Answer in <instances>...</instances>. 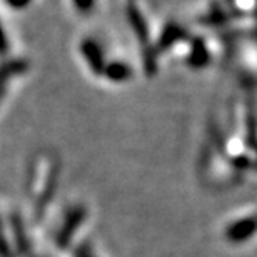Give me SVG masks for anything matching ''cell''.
Masks as SVG:
<instances>
[{"label":"cell","instance_id":"obj_1","mask_svg":"<svg viewBox=\"0 0 257 257\" xmlns=\"http://www.w3.org/2000/svg\"><path fill=\"white\" fill-rule=\"evenodd\" d=\"M81 51L84 54L85 61L88 62L91 71L96 73V75H102L105 64H104L102 53H101V48L98 47V44H95L93 41H90V39H85L81 44Z\"/></svg>","mask_w":257,"mask_h":257},{"label":"cell","instance_id":"obj_2","mask_svg":"<svg viewBox=\"0 0 257 257\" xmlns=\"http://www.w3.org/2000/svg\"><path fill=\"white\" fill-rule=\"evenodd\" d=\"M186 38H188L186 31L183 30L180 25H177V24H169L166 28H164V31H163V34H161V38H160L158 50H160V51H164V50H168L169 47H172L175 42L183 41V39H186Z\"/></svg>","mask_w":257,"mask_h":257},{"label":"cell","instance_id":"obj_3","mask_svg":"<svg viewBox=\"0 0 257 257\" xmlns=\"http://www.w3.org/2000/svg\"><path fill=\"white\" fill-rule=\"evenodd\" d=\"M209 61V51H208V47L206 44L203 42V39H195L192 42V50H191V54H189V64L195 68H200L206 65Z\"/></svg>","mask_w":257,"mask_h":257},{"label":"cell","instance_id":"obj_4","mask_svg":"<svg viewBox=\"0 0 257 257\" xmlns=\"http://www.w3.org/2000/svg\"><path fill=\"white\" fill-rule=\"evenodd\" d=\"M105 76L113 82H122L132 76V70L124 62H112L104 67Z\"/></svg>","mask_w":257,"mask_h":257},{"label":"cell","instance_id":"obj_5","mask_svg":"<svg viewBox=\"0 0 257 257\" xmlns=\"http://www.w3.org/2000/svg\"><path fill=\"white\" fill-rule=\"evenodd\" d=\"M75 5L81 13H87L93 8L95 5V0H75Z\"/></svg>","mask_w":257,"mask_h":257},{"label":"cell","instance_id":"obj_6","mask_svg":"<svg viewBox=\"0 0 257 257\" xmlns=\"http://www.w3.org/2000/svg\"><path fill=\"white\" fill-rule=\"evenodd\" d=\"M30 2H31V0H7V4L14 10H22L27 5H30Z\"/></svg>","mask_w":257,"mask_h":257},{"label":"cell","instance_id":"obj_7","mask_svg":"<svg viewBox=\"0 0 257 257\" xmlns=\"http://www.w3.org/2000/svg\"><path fill=\"white\" fill-rule=\"evenodd\" d=\"M8 48V41H7V36H5V31L0 25V53H5Z\"/></svg>","mask_w":257,"mask_h":257}]
</instances>
